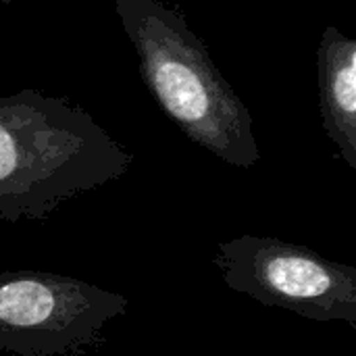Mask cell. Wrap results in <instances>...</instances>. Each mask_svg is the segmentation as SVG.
<instances>
[{
	"mask_svg": "<svg viewBox=\"0 0 356 356\" xmlns=\"http://www.w3.org/2000/svg\"><path fill=\"white\" fill-rule=\"evenodd\" d=\"M134 152L79 104L38 90L0 98V219L46 221L123 177Z\"/></svg>",
	"mask_w": 356,
	"mask_h": 356,
	"instance_id": "cell-1",
	"label": "cell"
},
{
	"mask_svg": "<svg viewBox=\"0 0 356 356\" xmlns=\"http://www.w3.org/2000/svg\"><path fill=\"white\" fill-rule=\"evenodd\" d=\"M127 307L123 294L73 275L0 271V350L17 356H88Z\"/></svg>",
	"mask_w": 356,
	"mask_h": 356,
	"instance_id": "cell-3",
	"label": "cell"
},
{
	"mask_svg": "<svg viewBox=\"0 0 356 356\" xmlns=\"http://www.w3.org/2000/svg\"><path fill=\"white\" fill-rule=\"evenodd\" d=\"M0 4H10V0H0Z\"/></svg>",
	"mask_w": 356,
	"mask_h": 356,
	"instance_id": "cell-6",
	"label": "cell"
},
{
	"mask_svg": "<svg viewBox=\"0 0 356 356\" xmlns=\"http://www.w3.org/2000/svg\"><path fill=\"white\" fill-rule=\"evenodd\" d=\"M321 123L340 156L356 169V40L327 25L317 50Z\"/></svg>",
	"mask_w": 356,
	"mask_h": 356,
	"instance_id": "cell-5",
	"label": "cell"
},
{
	"mask_svg": "<svg viewBox=\"0 0 356 356\" xmlns=\"http://www.w3.org/2000/svg\"><path fill=\"white\" fill-rule=\"evenodd\" d=\"M213 265L227 288L302 319L356 327V269L307 246L244 234L219 242Z\"/></svg>",
	"mask_w": 356,
	"mask_h": 356,
	"instance_id": "cell-4",
	"label": "cell"
},
{
	"mask_svg": "<svg viewBox=\"0 0 356 356\" xmlns=\"http://www.w3.org/2000/svg\"><path fill=\"white\" fill-rule=\"evenodd\" d=\"M115 10L136 48L142 79L169 121L232 167L259 165L254 117L184 13L163 0H115Z\"/></svg>",
	"mask_w": 356,
	"mask_h": 356,
	"instance_id": "cell-2",
	"label": "cell"
}]
</instances>
